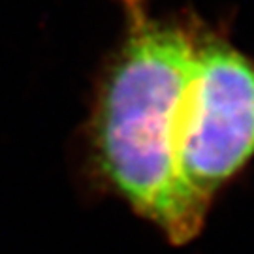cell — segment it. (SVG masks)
I'll return each mask as SVG.
<instances>
[{
  "mask_svg": "<svg viewBox=\"0 0 254 254\" xmlns=\"http://www.w3.org/2000/svg\"><path fill=\"white\" fill-rule=\"evenodd\" d=\"M125 38L100 85L92 147L109 189L173 245L200 236L211 205L187 185L177 125L201 23L154 17L145 0H123Z\"/></svg>",
  "mask_w": 254,
  "mask_h": 254,
  "instance_id": "obj_1",
  "label": "cell"
},
{
  "mask_svg": "<svg viewBox=\"0 0 254 254\" xmlns=\"http://www.w3.org/2000/svg\"><path fill=\"white\" fill-rule=\"evenodd\" d=\"M254 158V61L200 27L177 125L183 179L209 205Z\"/></svg>",
  "mask_w": 254,
  "mask_h": 254,
  "instance_id": "obj_2",
  "label": "cell"
}]
</instances>
